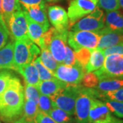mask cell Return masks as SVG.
I'll return each mask as SVG.
<instances>
[{
	"label": "cell",
	"instance_id": "1",
	"mask_svg": "<svg viewBox=\"0 0 123 123\" xmlns=\"http://www.w3.org/2000/svg\"><path fill=\"white\" fill-rule=\"evenodd\" d=\"M25 100L24 88L14 75L8 87L0 95V118L6 123L21 118Z\"/></svg>",
	"mask_w": 123,
	"mask_h": 123
},
{
	"label": "cell",
	"instance_id": "2",
	"mask_svg": "<svg viewBox=\"0 0 123 123\" xmlns=\"http://www.w3.org/2000/svg\"><path fill=\"white\" fill-rule=\"evenodd\" d=\"M68 31L57 30L49 27L43 35L44 48H47L57 63L62 64L66 55V46Z\"/></svg>",
	"mask_w": 123,
	"mask_h": 123
},
{
	"label": "cell",
	"instance_id": "3",
	"mask_svg": "<svg viewBox=\"0 0 123 123\" xmlns=\"http://www.w3.org/2000/svg\"><path fill=\"white\" fill-rule=\"evenodd\" d=\"M14 47V66L18 71L22 66L33 62L40 54V49L30 39L15 40Z\"/></svg>",
	"mask_w": 123,
	"mask_h": 123
},
{
	"label": "cell",
	"instance_id": "4",
	"mask_svg": "<svg viewBox=\"0 0 123 123\" xmlns=\"http://www.w3.org/2000/svg\"><path fill=\"white\" fill-rule=\"evenodd\" d=\"M81 87L82 86L80 84L76 86L66 85L51 97H49L53 107L65 111L70 116L74 115L75 102Z\"/></svg>",
	"mask_w": 123,
	"mask_h": 123
},
{
	"label": "cell",
	"instance_id": "5",
	"mask_svg": "<svg viewBox=\"0 0 123 123\" xmlns=\"http://www.w3.org/2000/svg\"><path fill=\"white\" fill-rule=\"evenodd\" d=\"M98 92L94 88L81 87L77 97L74 115L77 123H89V114L93 98H98Z\"/></svg>",
	"mask_w": 123,
	"mask_h": 123
},
{
	"label": "cell",
	"instance_id": "6",
	"mask_svg": "<svg viewBox=\"0 0 123 123\" xmlns=\"http://www.w3.org/2000/svg\"><path fill=\"white\" fill-rule=\"evenodd\" d=\"M99 35L98 32L90 31H68V43L75 51L80 49L87 48L94 50L97 48Z\"/></svg>",
	"mask_w": 123,
	"mask_h": 123
},
{
	"label": "cell",
	"instance_id": "7",
	"mask_svg": "<svg viewBox=\"0 0 123 123\" xmlns=\"http://www.w3.org/2000/svg\"><path fill=\"white\" fill-rule=\"evenodd\" d=\"M105 18L103 11L97 6L91 13L75 23L70 27V31H90L97 32L105 27Z\"/></svg>",
	"mask_w": 123,
	"mask_h": 123
},
{
	"label": "cell",
	"instance_id": "8",
	"mask_svg": "<svg viewBox=\"0 0 123 123\" xmlns=\"http://www.w3.org/2000/svg\"><path fill=\"white\" fill-rule=\"evenodd\" d=\"M98 79L123 78V54H113L106 56L103 66L94 71Z\"/></svg>",
	"mask_w": 123,
	"mask_h": 123
},
{
	"label": "cell",
	"instance_id": "9",
	"mask_svg": "<svg viewBox=\"0 0 123 123\" xmlns=\"http://www.w3.org/2000/svg\"><path fill=\"white\" fill-rule=\"evenodd\" d=\"M86 73V69L77 63L73 66H66L62 64L57 67L54 72V76L66 85L76 86L81 84Z\"/></svg>",
	"mask_w": 123,
	"mask_h": 123
},
{
	"label": "cell",
	"instance_id": "10",
	"mask_svg": "<svg viewBox=\"0 0 123 123\" xmlns=\"http://www.w3.org/2000/svg\"><path fill=\"white\" fill-rule=\"evenodd\" d=\"M98 6V0H71L68 8L69 27L87 16Z\"/></svg>",
	"mask_w": 123,
	"mask_h": 123
},
{
	"label": "cell",
	"instance_id": "11",
	"mask_svg": "<svg viewBox=\"0 0 123 123\" xmlns=\"http://www.w3.org/2000/svg\"><path fill=\"white\" fill-rule=\"evenodd\" d=\"M89 123H123V120L115 116L103 101L94 98L91 103Z\"/></svg>",
	"mask_w": 123,
	"mask_h": 123
},
{
	"label": "cell",
	"instance_id": "12",
	"mask_svg": "<svg viewBox=\"0 0 123 123\" xmlns=\"http://www.w3.org/2000/svg\"><path fill=\"white\" fill-rule=\"evenodd\" d=\"M7 27L9 34L15 40H30L27 18L22 10H17L12 14L7 23Z\"/></svg>",
	"mask_w": 123,
	"mask_h": 123
},
{
	"label": "cell",
	"instance_id": "13",
	"mask_svg": "<svg viewBox=\"0 0 123 123\" xmlns=\"http://www.w3.org/2000/svg\"><path fill=\"white\" fill-rule=\"evenodd\" d=\"M49 20L57 30H68L69 19L65 9L60 6H52L48 8Z\"/></svg>",
	"mask_w": 123,
	"mask_h": 123
},
{
	"label": "cell",
	"instance_id": "14",
	"mask_svg": "<svg viewBox=\"0 0 123 123\" xmlns=\"http://www.w3.org/2000/svg\"><path fill=\"white\" fill-rule=\"evenodd\" d=\"M97 32L99 35V40L97 49L103 50L123 43V34L110 30L106 27Z\"/></svg>",
	"mask_w": 123,
	"mask_h": 123
},
{
	"label": "cell",
	"instance_id": "15",
	"mask_svg": "<svg viewBox=\"0 0 123 123\" xmlns=\"http://www.w3.org/2000/svg\"><path fill=\"white\" fill-rule=\"evenodd\" d=\"M23 8V11L32 21L40 25L45 31L48 30L50 25L46 12L45 3L43 4L32 6Z\"/></svg>",
	"mask_w": 123,
	"mask_h": 123
},
{
	"label": "cell",
	"instance_id": "16",
	"mask_svg": "<svg viewBox=\"0 0 123 123\" xmlns=\"http://www.w3.org/2000/svg\"><path fill=\"white\" fill-rule=\"evenodd\" d=\"M27 18V32L30 39L35 43L40 49L44 48V42H43V35L46 31L44 28L39 25L38 23L32 21L30 18L23 11Z\"/></svg>",
	"mask_w": 123,
	"mask_h": 123
},
{
	"label": "cell",
	"instance_id": "17",
	"mask_svg": "<svg viewBox=\"0 0 123 123\" xmlns=\"http://www.w3.org/2000/svg\"><path fill=\"white\" fill-rule=\"evenodd\" d=\"M105 25L110 30L123 34V14L119 10L107 12Z\"/></svg>",
	"mask_w": 123,
	"mask_h": 123
},
{
	"label": "cell",
	"instance_id": "18",
	"mask_svg": "<svg viewBox=\"0 0 123 123\" xmlns=\"http://www.w3.org/2000/svg\"><path fill=\"white\" fill-rule=\"evenodd\" d=\"M66 86V84L64 82L60 81L57 78H54L49 80L40 81L39 84L36 88L38 90L40 94L48 97H51Z\"/></svg>",
	"mask_w": 123,
	"mask_h": 123
},
{
	"label": "cell",
	"instance_id": "19",
	"mask_svg": "<svg viewBox=\"0 0 123 123\" xmlns=\"http://www.w3.org/2000/svg\"><path fill=\"white\" fill-rule=\"evenodd\" d=\"M14 43L10 42L0 49V70L12 69L14 66Z\"/></svg>",
	"mask_w": 123,
	"mask_h": 123
},
{
	"label": "cell",
	"instance_id": "20",
	"mask_svg": "<svg viewBox=\"0 0 123 123\" xmlns=\"http://www.w3.org/2000/svg\"><path fill=\"white\" fill-rule=\"evenodd\" d=\"M17 72L23 77L25 84L34 86L36 87H37L39 84L40 81L38 76V73L33 62L22 66Z\"/></svg>",
	"mask_w": 123,
	"mask_h": 123
},
{
	"label": "cell",
	"instance_id": "21",
	"mask_svg": "<svg viewBox=\"0 0 123 123\" xmlns=\"http://www.w3.org/2000/svg\"><path fill=\"white\" fill-rule=\"evenodd\" d=\"M121 88H123V78H105L100 79L94 89L99 92H107Z\"/></svg>",
	"mask_w": 123,
	"mask_h": 123
},
{
	"label": "cell",
	"instance_id": "22",
	"mask_svg": "<svg viewBox=\"0 0 123 123\" xmlns=\"http://www.w3.org/2000/svg\"><path fill=\"white\" fill-rule=\"evenodd\" d=\"M105 58L104 53L101 49H96L92 51L90 58L86 66V72L90 73L100 69L104 64Z\"/></svg>",
	"mask_w": 123,
	"mask_h": 123
},
{
	"label": "cell",
	"instance_id": "23",
	"mask_svg": "<svg viewBox=\"0 0 123 123\" xmlns=\"http://www.w3.org/2000/svg\"><path fill=\"white\" fill-rule=\"evenodd\" d=\"M1 9L3 19L7 26L12 14L14 12L21 10V7L18 0H1Z\"/></svg>",
	"mask_w": 123,
	"mask_h": 123
},
{
	"label": "cell",
	"instance_id": "24",
	"mask_svg": "<svg viewBox=\"0 0 123 123\" xmlns=\"http://www.w3.org/2000/svg\"><path fill=\"white\" fill-rule=\"evenodd\" d=\"M39 111L38 105L34 101L25 100L22 116L29 123H34L36 117Z\"/></svg>",
	"mask_w": 123,
	"mask_h": 123
},
{
	"label": "cell",
	"instance_id": "25",
	"mask_svg": "<svg viewBox=\"0 0 123 123\" xmlns=\"http://www.w3.org/2000/svg\"><path fill=\"white\" fill-rule=\"evenodd\" d=\"M40 58L43 65L47 67L50 71H51L54 75V72L58 66V63L53 58V55L45 47L41 49Z\"/></svg>",
	"mask_w": 123,
	"mask_h": 123
},
{
	"label": "cell",
	"instance_id": "26",
	"mask_svg": "<svg viewBox=\"0 0 123 123\" xmlns=\"http://www.w3.org/2000/svg\"><path fill=\"white\" fill-rule=\"evenodd\" d=\"M33 63L34 64V65L37 68L40 81L55 78L53 73L51 71H50L47 67H45L43 65V64L42 63V62L40 60V57H36L33 61Z\"/></svg>",
	"mask_w": 123,
	"mask_h": 123
},
{
	"label": "cell",
	"instance_id": "27",
	"mask_svg": "<svg viewBox=\"0 0 123 123\" xmlns=\"http://www.w3.org/2000/svg\"><path fill=\"white\" fill-rule=\"evenodd\" d=\"M48 114L57 123H70L72 121L70 115L56 107H53Z\"/></svg>",
	"mask_w": 123,
	"mask_h": 123
},
{
	"label": "cell",
	"instance_id": "28",
	"mask_svg": "<svg viewBox=\"0 0 123 123\" xmlns=\"http://www.w3.org/2000/svg\"><path fill=\"white\" fill-rule=\"evenodd\" d=\"M110 111L119 118H123V102L111 101L109 99H102Z\"/></svg>",
	"mask_w": 123,
	"mask_h": 123
},
{
	"label": "cell",
	"instance_id": "29",
	"mask_svg": "<svg viewBox=\"0 0 123 123\" xmlns=\"http://www.w3.org/2000/svg\"><path fill=\"white\" fill-rule=\"evenodd\" d=\"M92 50L87 48L80 49L75 51V58L77 63L86 69L89 60L91 56Z\"/></svg>",
	"mask_w": 123,
	"mask_h": 123
},
{
	"label": "cell",
	"instance_id": "30",
	"mask_svg": "<svg viewBox=\"0 0 123 123\" xmlns=\"http://www.w3.org/2000/svg\"><path fill=\"white\" fill-rule=\"evenodd\" d=\"M98 99H109L111 101L123 102V88L114 91L107 92H99L98 94Z\"/></svg>",
	"mask_w": 123,
	"mask_h": 123
},
{
	"label": "cell",
	"instance_id": "31",
	"mask_svg": "<svg viewBox=\"0 0 123 123\" xmlns=\"http://www.w3.org/2000/svg\"><path fill=\"white\" fill-rule=\"evenodd\" d=\"M40 94L39 91L36 86L25 84L24 88V95L25 100L34 101L36 104H38Z\"/></svg>",
	"mask_w": 123,
	"mask_h": 123
},
{
	"label": "cell",
	"instance_id": "32",
	"mask_svg": "<svg viewBox=\"0 0 123 123\" xmlns=\"http://www.w3.org/2000/svg\"><path fill=\"white\" fill-rule=\"evenodd\" d=\"M38 107L40 111L44 112L48 114L49 111L53 107V103L51 98L44 94H40L39 99L38 102Z\"/></svg>",
	"mask_w": 123,
	"mask_h": 123
},
{
	"label": "cell",
	"instance_id": "33",
	"mask_svg": "<svg viewBox=\"0 0 123 123\" xmlns=\"http://www.w3.org/2000/svg\"><path fill=\"white\" fill-rule=\"evenodd\" d=\"M98 81H99V79L98 78V77L93 72L86 73L81 81L84 87L88 88H96V86L98 84Z\"/></svg>",
	"mask_w": 123,
	"mask_h": 123
},
{
	"label": "cell",
	"instance_id": "34",
	"mask_svg": "<svg viewBox=\"0 0 123 123\" xmlns=\"http://www.w3.org/2000/svg\"><path fill=\"white\" fill-rule=\"evenodd\" d=\"M98 7L103 9L107 12L120 9L119 0H98Z\"/></svg>",
	"mask_w": 123,
	"mask_h": 123
},
{
	"label": "cell",
	"instance_id": "35",
	"mask_svg": "<svg viewBox=\"0 0 123 123\" xmlns=\"http://www.w3.org/2000/svg\"><path fill=\"white\" fill-rule=\"evenodd\" d=\"M14 75L8 70L0 71V95L8 87Z\"/></svg>",
	"mask_w": 123,
	"mask_h": 123
},
{
	"label": "cell",
	"instance_id": "36",
	"mask_svg": "<svg viewBox=\"0 0 123 123\" xmlns=\"http://www.w3.org/2000/svg\"><path fill=\"white\" fill-rule=\"evenodd\" d=\"M77 63L75 58V51H74L69 46H66V55L64 61L62 63L66 66H73Z\"/></svg>",
	"mask_w": 123,
	"mask_h": 123
},
{
	"label": "cell",
	"instance_id": "37",
	"mask_svg": "<svg viewBox=\"0 0 123 123\" xmlns=\"http://www.w3.org/2000/svg\"><path fill=\"white\" fill-rule=\"evenodd\" d=\"M105 56L113 54H123V43L102 50Z\"/></svg>",
	"mask_w": 123,
	"mask_h": 123
},
{
	"label": "cell",
	"instance_id": "38",
	"mask_svg": "<svg viewBox=\"0 0 123 123\" xmlns=\"http://www.w3.org/2000/svg\"><path fill=\"white\" fill-rule=\"evenodd\" d=\"M9 34H10L7 27L0 23V49L7 44Z\"/></svg>",
	"mask_w": 123,
	"mask_h": 123
},
{
	"label": "cell",
	"instance_id": "39",
	"mask_svg": "<svg viewBox=\"0 0 123 123\" xmlns=\"http://www.w3.org/2000/svg\"><path fill=\"white\" fill-rule=\"evenodd\" d=\"M34 123H57L50 116L42 111H38Z\"/></svg>",
	"mask_w": 123,
	"mask_h": 123
},
{
	"label": "cell",
	"instance_id": "40",
	"mask_svg": "<svg viewBox=\"0 0 123 123\" xmlns=\"http://www.w3.org/2000/svg\"><path fill=\"white\" fill-rule=\"evenodd\" d=\"M18 1L23 8L40 5L45 3L44 0H18Z\"/></svg>",
	"mask_w": 123,
	"mask_h": 123
},
{
	"label": "cell",
	"instance_id": "41",
	"mask_svg": "<svg viewBox=\"0 0 123 123\" xmlns=\"http://www.w3.org/2000/svg\"><path fill=\"white\" fill-rule=\"evenodd\" d=\"M30 123L29 122H27L25 119L24 118L23 116H21V118L17 119V120H14L13 121H11V122H8V123Z\"/></svg>",
	"mask_w": 123,
	"mask_h": 123
},
{
	"label": "cell",
	"instance_id": "42",
	"mask_svg": "<svg viewBox=\"0 0 123 123\" xmlns=\"http://www.w3.org/2000/svg\"><path fill=\"white\" fill-rule=\"evenodd\" d=\"M0 23H1V24H3L4 25H5L6 27V23H5L4 21V19H3V17H2V9H1V0H0ZM8 28V27H7Z\"/></svg>",
	"mask_w": 123,
	"mask_h": 123
},
{
	"label": "cell",
	"instance_id": "43",
	"mask_svg": "<svg viewBox=\"0 0 123 123\" xmlns=\"http://www.w3.org/2000/svg\"><path fill=\"white\" fill-rule=\"evenodd\" d=\"M46 2H48V3H55L57 1H60V0H44Z\"/></svg>",
	"mask_w": 123,
	"mask_h": 123
},
{
	"label": "cell",
	"instance_id": "44",
	"mask_svg": "<svg viewBox=\"0 0 123 123\" xmlns=\"http://www.w3.org/2000/svg\"><path fill=\"white\" fill-rule=\"evenodd\" d=\"M119 6L123 10V0H119Z\"/></svg>",
	"mask_w": 123,
	"mask_h": 123
},
{
	"label": "cell",
	"instance_id": "45",
	"mask_svg": "<svg viewBox=\"0 0 123 123\" xmlns=\"http://www.w3.org/2000/svg\"></svg>",
	"mask_w": 123,
	"mask_h": 123
},
{
	"label": "cell",
	"instance_id": "46",
	"mask_svg": "<svg viewBox=\"0 0 123 123\" xmlns=\"http://www.w3.org/2000/svg\"></svg>",
	"mask_w": 123,
	"mask_h": 123
}]
</instances>
